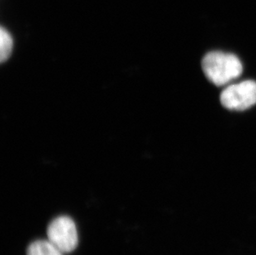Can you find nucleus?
<instances>
[{
    "label": "nucleus",
    "mask_w": 256,
    "mask_h": 255,
    "mask_svg": "<svg viewBox=\"0 0 256 255\" xmlns=\"http://www.w3.org/2000/svg\"><path fill=\"white\" fill-rule=\"evenodd\" d=\"M202 66L206 77L218 86L229 84L243 72L239 58L234 54L223 52L208 53L202 59Z\"/></svg>",
    "instance_id": "1"
},
{
    "label": "nucleus",
    "mask_w": 256,
    "mask_h": 255,
    "mask_svg": "<svg viewBox=\"0 0 256 255\" xmlns=\"http://www.w3.org/2000/svg\"><path fill=\"white\" fill-rule=\"evenodd\" d=\"M220 99L228 110H246L256 104V82L244 80L229 86L222 92Z\"/></svg>",
    "instance_id": "2"
},
{
    "label": "nucleus",
    "mask_w": 256,
    "mask_h": 255,
    "mask_svg": "<svg viewBox=\"0 0 256 255\" xmlns=\"http://www.w3.org/2000/svg\"><path fill=\"white\" fill-rule=\"evenodd\" d=\"M48 238L63 254L70 253L78 244L75 222L68 216H59L49 224Z\"/></svg>",
    "instance_id": "3"
},
{
    "label": "nucleus",
    "mask_w": 256,
    "mask_h": 255,
    "mask_svg": "<svg viewBox=\"0 0 256 255\" xmlns=\"http://www.w3.org/2000/svg\"><path fill=\"white\" fill-rule=\"evenodd\" d=\"M27 255H63V253L48 240H40L34 241L28 246Z\"/></svg>",
    "instance_id": "4"
},
{
    "label": "nucleus",
    "mask_w": 256,
    "mask_h": 255,
    "mask_svg": "<svg viewBox=\"0 0 256 255\" xmlns=\"http://www.w3.org/2000/svg\"><path fill=\"white\" fill-rule=\"evenodd\" d=\"M0 44H1V62H4L10 58L12 50V38L10 32L2 28L0 32Z\"/></svg>",
    "instance_id": "5"
}]
</instances>
